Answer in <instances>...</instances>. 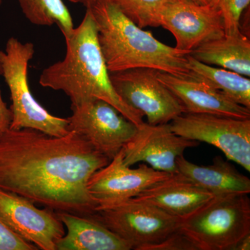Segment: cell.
Wrapping results in <instances>:
<instances>
[{"label":"cell","mask_w":250,"mask_h":250,"mask_svg":"<svg viewBox=\"0 0 250 250\" xmlns=\"http://www.w3.org/2000/svg\"><path fill=\"white\" fill-rule=\"evenodd\" d=\"M110 161L74 131L9 129L0 139V188L56 212L90 215L98 204L87 182Z\"/></svg>","instance_id":"1"},{"label":"cell","mask_w":250,"mask_h":250,"mask_svg":"<svg viewBox=\"0 0 250 250\" xmlns=\"http://www.w3.org/2000/svg\"><path fill=\"white\" fill-rule=\"evenodd\" d=\"M63 36L66 44L65 58L45 68L39 83L45 88L64 92L70 99L71 106L102 100L136 126L145 123L142 113L125 103L112 85L91 11L86 9L80 25Z\"/></svg>","instance_id":"2"},{"label":"cell","mask_w":250,"mask_h":250,"mask_svg":"<svg viewBox=\"0 0 250 250\" xmlns=\"http://www.w3.org/2000/svg\"><path fill=\"white\" fill-rule=\"evenodd\" d=\"M89 9L99 45L109 72L152 68L177 77H191L187 52L163 43L143 30L111 0H98Z\"/></svg>","instance_id":"3"},{"label":"cell","mask_w":250,"mask_h":250,"mask_svg":"<svg viewBox=\"0 0 250 250\" xmlns=\"http://www.w3.org/2000/svg\"><path fill=\"white\" fill-rule=\"evenodd\" d=\"M179 231L197 250H234L250 234L248 194L215 195L187 218Z\"/></svg>","instance_id":"4"},{"label":"cell","mask_w":250,"mask_h":250,"mask_svg":"<svg viewBox=\"0 0 250 250\" xmlns=\"http://www.w3.org/2000/svg\"><path fill=\"white\" fill-rule=\"evenodd\" d=\"M34 53V44L22 43L15 38L8 40L4 52L0 51V75L9 86L12 102L9 108L12 114L10 129L28 128L49 136H65L70 132L67 118L49 113L36 101L29 89L28 66Z\"/></svg>","instance_id":"5"},{"label":"cell","mask_w":250,"mask_h":250,"mask_svg":"<svg viewBox=\"0 0 250 250\" xmlns=\"http://www.w3.org/2000/svg\"><path fill=\"white\" fill-rule=\"evenodd\" d=\"M92 215L135 250H154L181 223L180 218L134 198L98 205Z\"/></svg>","instance_id":"6"},{"label":"cell","mask_w":250,"mask_h":250,"mask_svg":"<svg viewBox=\"0 0 250 250\" xmlns=\"http://www.w3.org/2000/svg\"><path fill=\"white\" fill-rule=\"evenodd\" d=\"M170 124L178 136L215 146L229 160L250 172V119L187 113L174 118Z\"/></svg>","instance_id":"7"},{"label":"cell","mask_w":250,"mask_h":250,"mask_svg":"<svg viewBox=\"0 0 250 250\" xmlns=\"http://www.w3.org/2000/svg\"><path fill=\"white\" fill-rule=\"evenodd\" d=\"M159 70L134 68L110 72L117 94L125 103L146 116L149 125L170 123L186 113L183 105L158 77Z\"/></svg>","instance_id":"8"},{"label":"cell","mask_w":250,"mask_h":250,"mask_svg":"<svg viewBox=\"0 0 250 250\" xmlns=\"http://www.w3.org/2000/svg\"><path fill=\"white\" fill-rule=\"evenodd\" d=\"M69 131L80 134L110 160L123 149L138 129L109 103L95 100L71 106Z\"/></svg>","instance_id":"9"},{"label":"cell","mask_w":250,"mask_h":250,"mask_svg":"<svg viewBox=\"0 0 250 250\" xmlns=\"http://www.w3.org/2000/svg\"><path fill=\"white\" fill-rule=\"evenodd\" d=\"M0 220L17 236L39 250H57L65 235L56 211L37 208L25 197L0 188Z\"/></svg>","instance_id":"10"},{"label":"cell","mask_w":250,"mask_h":250,"mask_svg":"<svg viewBox=\"0 0 250 250\" xmlns=\"http://www.w3.org/2000/svg\"><path fill=\"white\" fill-rule=\"evenodd\" d=\"M160 26L173 35L175 48L188 54L225 34L220 11L211 4H197L191 0H172L161 13Z\"/></svg>","instance_id":"11"},{"label":"cell","mask_w":250,"mask_h":250,"mask_svg":"<svg viewBox=\"0 0 250 250\" xmlns=\"http://www.w3.org/2000/svg\"><path fill=\"white\" fill-rule=\"evenodd\" d=\"M199 143L178 136L172 131L170 123L138 126L132 139L123 147V162L130 166L145 162L152 168L166 173H178L177 157L188 148Z\"/></svg>","instance_id":"12"},{"label":"cell","mask_w":250,"mask_h":250,"mask_svg":"<svg viewBox=\"0 0 250 250\" xmlns=\"http://www.w3.org/2000/svg\"><path fill=\"white\" fill-rule=\"evenodd\" d=\"M170 175L147 164L131 169L123 162L122 149L109 164L92 174L86 187L98 205H107L138 196Z\"/></svg>","instance_id":"13"},{"label":"cell","mask_w":250,"mask_h":250,"mask_svg":"<svg viewBox=\"0 0 250 250\" xmlns=\"http://www.w3.org/2000/svg\"><path fill=\"white\" fill-rule=\"evenodd\" d=\"M159 80L174 94L185 113H206L250 119V108L238 104L223 92L192 77H177L159 71Z\"/></svg>","instance_id":"14"},{"label":"cell","mask_w":250,"mask_h":250,"mask_svg":"<svg viewBox=\"0 0 250 250\" xmlns=\"http://www.w3.org/2000/svg\"><path fill=\"white\" fill-rule=\"evenodd\" d=\"M214 196L178 172L170 174L133 198L184 219Z\"/></svg>","instance_id":"15"},{"label":"cell","mask_w":250,"mask_h":250,"mask_svg":"<svg viewBox=\"0 0 250 250\" xmlns=\"http://www.w3.org/2000/svg\"><path fill=\"white\" fill-rule=\"evenodd\" d=\"M67 232L59 240L57 250H130L131 246L93 215L56 212Z\"/></svg>","instance_id":"16"},{"label":"cell","mask_w":250,"mask_h":250,"mask_svg":"<svg viewBox=\"0 0 250 250\" xmlns=\"http://www.w3.org/2000/svg\"><path fill=\"white\" fill-rule=\"evenodd\" d=\"M176 163L179 173L214 195L250 192V179L220 156L209 166L192 164L184 155L177 157Z\"/></svg>","instance_id":"17"},{"label":"cell","mask_w":250,"mask_h":250,"mask_svg":"<svg viewBox=\"0 0 250 250\" xmlns=\"http://www.w3.org/2000/svg\"><path fill=\"white\" fill-rule=\"evenodd\" d=\"M189 54L207 65L250 77V41L241 30L205 42Z\"/></svg>","instance_id":"18"},{"label":"cell","mask_w":250,"mask_h":250,"mask_svg":"<svg viewBox=\"0 0 250 250\" xmlns=\"http://www.w3.org/2000/svg\"><path fill=\"white\" fill-rule=\"evenodd\" d=\"M191 77L223 92L235 103L250 108V80L236 72L199 62L188 54Z\"/></svg>","instance_id":"19"},{"label":"cell","mask_w":250,"mask_h":250,"mask_svg":"<svg viewBox=\"0 0 250 250\" xmlns=\"http://www.w3.org/2000/svg\"><path fill=\"white\" fill-rule=\"evenodd\" d=\"M19 3L23 14L32 24H57L63 36L75 28L70 11L62 0H19Z\"/></svg>","instance_id":"20"},{"label":"cell","mask_w":250,"mask_h":250,"mask_svg":"<svg viewBox=\"0 0 250 250\" xmlns=\"http://www.w3.org/2000/svg\"><path fill=\"white\" fill-rule=\"evenodd\" d=\"M139 27L160 26L161 13L172 0H111Z\"/></svg>","instance_id":"21"},{"label":"cell","mask_w":250,"mask_h":250,"mask_svg":"<svg viewBox=\"0 0 250 250\" xmlns=\"http://www.w3.org/2000/svg\"><path fill=\"white\" fill-rule=\"evenodd\" d=\"M250 0H211L210 4L220 11L223 17L225 34L241 30L242 15L249 7Z\"/></svg>","instance_id":"22"},{"label":"cell","mask_w":250,"mask_h":250,"mask_svg":"<svg viewBox=\"0 0 250 250\" xmlns=\"http://www.w3.org/2000/svg\"><path fill=\"white\" fill-rule=\"evenodd\" d=\"M34 245L17 236L0 220V250H37Z\"/></svg>","instance_id":"23"},{"label":"cell","mask_w":250,"mask_h":250,"mask_svg":"<svg viewBox=\"0 0 250 250\" xmlns=\"http://www.w3.org/2000/svg\"><path fill=\"white\" fill-rule=\"evenodd\" d=\"M154 250H197L178 229L156 247Z\"/></svg>","instance_id":"24"},{"label":"cell","mask_w":250,"mask_h":250,"mask_svg":"<svg viewBox=\"0 0 250 250\" xmlns=\"http://www.w3.org/2000/svg\"><path fill=\"white\" fill-rule=\"evenodd\" d=\"M12 114L11 110L7 107L6 103L3 101L0 90V139L6 131L10 129Z\"/></svg>","instance_id":"25"},{"label":"cell","mask_w":250,"mask_h":250,"mask_svg":"<svg viewBox=\"0 0 250 250\" xmlns=\"http://www.w3.org/2000/svg\"><path fill=\"white\" fill-rule=\"evenodd\" d=\"M250 234L247 235L237 244L234 250H250Z\"/></svg>","instance_id":"26"},{"label":"cell","mask_w":250,"mask_h":250,"mask_svg":"<svg viewBox=\"0 0 250 250\" xmlns=\"http://www.w3.org/2000/svg\"><path fill=\"white\" fill-rule=\"evenodd\" d=\"M70 2L75 4H82L86 8V9H90L98 0H69Z\"/></svg>","instance_id":"27"},{"label":"cell","mask_w":250,"mask_h":250,"mask_svg":"<svg viewBox=\"0 0 250 250\" xmlns=\"http://www.w3.org/2000/svg\"><path fill=\"white\" fill-rule=\"evenodd\" d=\"M191 1L197 3V4L203 5L210 4V2H211V0H191Z\"/></svg>","instance_id":"28"},{"label":"cell","mask_w":250,"mask_h":250,"mask_svg":"<svg viewBox=\"0 0 250 250\" xmlns=\"http://www.w3.org/2000/svg\"><path fill=\"white\" fill-rule=\"evenodd\" d=\"M1 2H2V0H0V6H1Z\"/></svg>","instance_id":"29"}]
</instances>
